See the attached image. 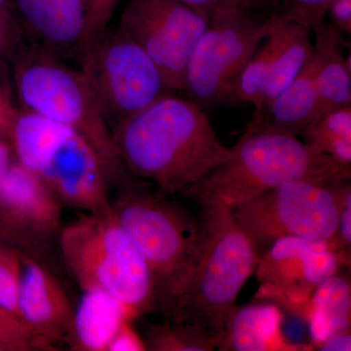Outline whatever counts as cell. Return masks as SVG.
<instances>
[{"label":"cell","instance_id":"37","mask_svg":"<svg viewBox=\"0 0 351 351\" xmlns=\"http://www.w3.org/2000/svg\"><path fill=\"white\" fill-rule=\"evenodd\" d=\"M0 14L3 15L7 20L13 23L14 25H17V23H16L15 20V16H14L12 1H11V0H0ZM18 29H19V27H18Z\"/></svg>","mask_w":351,"mask_h":351},{"label":"cell","instance_id":"21","mask_svg":"<svg viewBox=\"0 0 351 351\" xmlns=\"http://www.w3.org/2000/svg\"><path fill=\"white\" fill-rule=\"evenodd\" d=\"M319 119V96L316 87L311 53L294 82L277 96L251 122L267 128L299 136L314 120Z\"/></svg>","mask_w":351,"mask_h":351},{"label":"cell","instance_id":"13","mask_svg":"<svg viewBox=\"0 0 351 351\" xmlns=\"http://www.w3.org/2000/svg\"><path fill=\"white\" fill-rule=\"evenodd\" d=\"M32 173L59 198L87 214H110L108 184L93 147L66 127L45 149Z\"/></svg>","mask_w":351,"mask_h":351},{"label":"cell","instance_id":"36","mask_svg":"<svg viewBox=\"0 0 351 351\" xmlns=\"http://www.w3.org/2000/svg\"><path fill=\"white\" fill-rule=\"evenodd\" d=\"M244 3L251 9H265L278 5L281 2H285V0H243Z\"/></svg>","mask_w":351,"mask_h":351},{"label":"cell","instance_id":"30","mask_svg":"<svg viewBox=\"0 0 351 351\" xmlns=\"http://www.w3.org/2000/svg\"><path fill=\"white\" fill-rule=\"evenodd\" d=\"M25 44L17 25L0 14V61L11 63Z\"/></svg>","mask_w":351,"mask_h":351},{"label":"cell","instance_id":"12","mask_svg":"<svg viewBox=\"0 0 351 351\" xmlns=\"http://www.w3.org/2000/svg\"><path fill=\"white\" fill-rule=\"evenodd\" d=\"M345 258L331 242L284 237L258 256L256 277L260 288L256 301L272 304L301 302L308 299L328 277L338 274Z\"/></svg>","mask_w":351,"mask_h":351},{"label":"cell","instance_id":"5","mask_svg":"<svg viewBox=\"0 0 351 351\" xmlns=\"http://www.w3.org/2000/svg\"><path fill=\"white\" fill-rule=\"evenodd\" d=\"M350 178L351 169L341 167L298 136L250 122L230 149V158L197 186L232 207L286 182L350 181Z\"/></svg>","mask_w":351,"mask_h":351},{"label":"cell","instance_id":"20","mask_svg":"<svg viewBox=\"0 0 351 351\" xmlns=\"http://www.w3.org/2000/svg\"><path fill=\"white\" fill-rule=\"evenodd\" d=\"M132 316L123 304L101 291H85L75 309L69 345L73 350L107 351L121 325Z\"/></svg>","mask_w":351,"mask_h":351},{"label":"cell","instance_id":"3","mask_svg":"<svg viewBox=\"0 0 351 351\" xmlns=\"http://www.w3.org/2000/svg\"><path fill=\"white\" fill-rule=\"evenodd\" d=\"M119 189L113 217L147 263L156 313L170 320L195 263L199 219L149 182L130 178Z\"/></svg>","mask_w":351,"mask_h":351},{"label":"cell","instance_id":"29","mask_svg":"<svg viewBox=\"0 0 351 351\" xmlns=\"http://www.w3.org/2000/svg\"><path fill=\"white\" fill-rule=\"evenodd\" d=\"M335 251L345 258L346 263H350L351 243V193L346 195L345 202L339 213L338 228L336 234L331 240Z\"/></svg>","mask_w":351,"mask_h":351},{"label":"cell","instance_id":"8","mask_svg":"<svg viewBox=\"0 0 351 351\" xmlns=\"http://www.w3.org/2000/svg\"><path fill=\"white\" fill-rule=\"evenodd\" d=\"M80 69L110 132L166 95L173 94L152 58L117 27L87 43Z\"/></svg>","mask_w":351,"mask_h":351},{"label":"cell","instance_id":"6","mask_svg":"<svg viewBox=\"0 0 351 351\" xmlns=\"http://www.w3.org/2000/svg\"><path fill=\"white\" fill-rule=\"evenodd\" d=\"M60 249L83 292L115 298L132 318L156 313L151 272L142 253L110 214H87L64 226Z\"/></svg>","mask_w":351,"mask_h":351},{"label":"cell","instance_id":"34","mask_svg":"<svg viewBox=\"0 0 351 351\" xmlns=\"http://www.w3.org/2000/svg\"><path fill=\"white\" fill-rule=\"evenodd\" d=\"M0 230H4L5 234L8 235V237H10V239H12L13 241L17 242L18 244L21 245V246L24 247L25 250L32 251V252H34V249H32V245L29 244V242H27V240L20 234V233L16 232L12 226L9 225L5 217H4L1 208H0Z\"/></svg>","mask_w":351,"mask_h":351},{"label":"cell","instance_id":"17","mask_svg":"<svg viewBox=\"0 0 351 351\" xmlns=\"http://www.w3.org/2000/svg\"><path fill=\"white\" fill-rule=\"evenodd\" d=\"M281 309L269 302L256 301L233 307L226 318L217 350L219 351L297 350L281 330Z\"/></svg>","mask_w":351,"mask_h":351},{"label":"cell","instance_id":"38","mask_svg":"<svg viewBox=\"0 0 351 351\" xmlns=\"http://www.w3.org/2000/svg\"><path fill=\"white\" fill-rule=\"evenodd\" d=\"M1 101H0V127H5L7 122H8L9 117H7L5 113L3 112V108H2Z\"/></svg>","mask_w":351,"mask_h":351},{"label":"cell","instance_id":"11","mask_svg":"<svg viewBox=\"0 0 351 351\" xmlns=\"http://www.w3.org/2000/svg\"><path fill=\"white\" fill-rule=\"evenodd\" d=\"M267 34L247 62L233 104L255 108L254 117L286 89L301 73L313 50L311 32L285 13H272Z\"/></svg>","mask_w":351,"mask_h":351},{"label":"cell","instance_id":"2","mask_svg":"<svg viewBox=\"0 0 351 351\" xmlns=\"http://www.w3.org/2000/svg\"><path fill=\"white\" fill-rule=\"evenodd\" d=\"M186 197L199 209L200 239L189 282L170 321L201 327L219 345L226 318L255 272L258 256L232 208L218 196L197 186Z\"/></svg>","mask_w":351,"mask_h":351},{"label":"cell","instance_id":"16","mask_svg":"<svg viewBox=\"0 0 351 351\" xmlns=\"http://www.w3.org/2000/svg\"><path fill=\"white\" fill-rule=\"evenodd\" d=\"M18 306L21 319L48 345L69 343L75 308L49 270L24 253Z\"/></svg>","mask_w":351,"mask_h":351},{"label":"cell","instance_id":"27","mask_svg":"<svg viewBox=\"0 0 351 351\" xmlns=\"http://www.w3.org/2000/svg\"><path fill=\"white\" fill-rule=\"evenodd\" d=\"M199 14L209 25L248 13L243 0H178Z\"/></svg>","mask_w":351,"mask_h":351},{"label":"cell","instance_id":"22","mask_svg":"<svg viewBox=\"0 0 351 351\" xmlns=\"http://www.w3.org/2000/svg\"><path fill=\"white\" fill-rule=\"evenodd\" d=\"M299 136L315 151L351 169V106L325 113Z\"/></svg>","mask_w":351,"mask_h":351},{"label":"cell","instance_id":"33","mask_svg":"<svg viewBox=\"0 0 351 351\" xmlns=\"http://www.w3.org/2000/svg\"><path fill=\"white\" fill-rule=\"evenodd\" d=\"M318 350L346 351L351 350L350 329L332 335L317 346Z\"/></svg>","mask_w":351,"mask_h":351},{"label":"cell","instance_id":"7","mask_svg":"<svg viewBox=\"0 0 351 351\" xmlns=\"http://www.w3.org/2000/svg\"><path fill=\"white\" fill-rule=\"evenodd\" d=\"M350 193V181L299 180L230 208L260 256L284 237L331 241Z\"/></svg>","mask_w":351,"mask_h":351},{"label":"cell","instance_id":"31","mask_svg":"<svg viewBox=\"0 0 351 351\" xmlns=\"http://www.w3.org/2000/svg\"><path fill=\"white\" fill-rule=\"evenodd\" d=\"M144 341L131 327L130 320H127L119 328L108 343L107 351H144Z\"/></svg>","mask_w":351,"mask_h":351},{"label":"cell","instance_id":"35","mask_svg":"<svg viewBox=\"0 0 351 351\" xmlns=\"http://www.w3.org/2000/svg\"><path fill=\"white\" fill-rule=\"evenodd\" d=\"M11 165H12V161H11L10 151L6 145L0 143V179L5 175Z\"/></svg>","mask_w":351,"mask_h":351},{"label":"cell","instance_id":"24","mask_svg":"<svg viewBox=\"0 0 351 351\" xmlns=\"http://www.w3.org/2000/svg\"><path fill=\"white\" fill-rule=\"evenodd\" d=\"M22 255L21 252L0 242V306L20 319L18 301Z\"/></svg>","mask_w":351,"mask_h":351},{"label":"cell","instance_id":"28","mask_svg":"<svg viewBox=\"0 0 351 351\" xmlns=\"http://www.w3.org/2000/svg\"><path fill=\"white\" fill-rule=\"evenodd\" d=\"M126 0H86V43L110 27L117 7ZM85 48V47H84Z\"/></svg>","mask_w":351,"mask_h":351},{"label":"cell","instance_id":"10","mask_svg":"<svg viewBox=\"0 0 351 351\" xmlns=\"http://www.w3.org/2000/svg\"><path fill=\"white\" fill-rule=\"evenodd\" d=\"M208 25L178 0H126L119 27L152 58L175 94L184 90L189 57Z\"/></svg>","mask_w":351,"mask_h":351},{"label":"cell","instance_id":"25","mask_svg":"<svg viewBox=\"0 0 351 351\" xmlns=\"http://www.w3.org/2000/svg\"><path fill=\"white\" fill-rule=\"evenodd\" d=\"M0 346L6 350H49L51 346L39 338L24 321L0 306Z\"/></svg>","mask_w":351,"mask_h":351},{"label":"cell","instance_id":"14","mask_svg":"<svg viewBox=\"0 0 351 351\" xmlns=\"http://www.w3.org/2000/svg\"><path fill=\"white\" fill-rule=\"evenodd\" d=\"M25 43L80 62L86 43V0H11Z\"/></svg>","mask_w":351,"mask_h":351},{"label":"cell","instance_id":"4","mask_svg":"<svg viewBox=\"0 0 351 351\" xmlns=\"http://www.w3.org/2000/svg\"><path fill=\"white\" fill-rule=\"evenodd\" d=\"M11 64L24 110L69 127L85 138L100 159L108 184L119 188L130 178L82 69L27 43Z\"/></svg>","mask_w":351,"mask_h":351},{"label":"cell","instance_id":"15","mask_svg":"<svg viewBox=\"0 0 351 351\" xmlns=\"http://www.w3.org/2000/svg\"><path fill=\"white\" fill-rule=\"evenodd\" d=\"M0 208L9 225L36 250L61 226V201L19 163H12L0 179Z\"/></svg>","mask_w":351,"mask_h":351},{"label":"cell","instance_id":"32","mask_svg":"<svg viewBox=\"0 0 351 351\" xmlns=\"http://www.w3.org/2000/svg\"><path fill=\"white\" fill-rule=\"evenodd\" d=\"M331 20L330 27L341 36L351 34V0H332L327 15Z\"/></svg>","mask_w":351,"mask_h":351},{"label":"cell","instance_id":"9","mask_svg":"<svg viewBox=\"0 0 351 351\" xmlns=\"http://www.w3.org/2000/svg\"><path fill=\"white\" fill-rule=\"evenodd\" d=\"M269 27V18L254 20L248 13L208 25L189 57L184 97L203 110L232 105L242 71Z\"/></svg>","mask_w":351,"mask_h":351},{"label":"cell","instance_id":"26","mask_svg":"<svg viewBox=\"0 0 351 351\" xmlns=\"http://www.w3.org/2000/svg\"><path fill=\"white\" fill-rule=\"evenodd\" d=\"M331 2L332 0H285V14L307 32L314 34L326 24L325 18Z\"/></svg>","mask_w":351,"mask_h":351},{"label":"cell","instance_id":"23","mask_svg":"<svg viewBox=\"0 0 351 351\" xmlns=\"http://www.w3.org/2000/svg\"><path fill=\"white\" fill-rule=\"evenodd\" d=\"M143 341L147 350L152 351H211L218 346L217 339L202 328L170 320L152 325Z\"/></svg>","mask_w":351,"mask_h":351},{"label":"cell","instance_id":"1","mask_svg":"<svg viewBox=\"0 0 351 351\" xmlns=\"http://www.w3.org/2000/svg\"><path fill=\"white\" fill-rule=\"evenodd\" d=\"M112 135L127 174L170 196L186 197L230 156L204 110L175 94L133 115Z\"/></svg>","mask_w":351,"mask_h":351},{"label":"cell","instance_id":"19","mask_svg":"<svg viewBox=\"0 0 351 351\" xmlns=\"http://www.w3.org/2000/svg\"><path fill=\"white\" fill-rule=\"evenodd\" d=\"M311 61L319 96V117L337 108L351 106L350 57L343 55V36L325 24L314 32Z\"/></svg>","mask_w":351,"mask_h":351},{"label":"cell","instance_id":"18","mask_svg":"<svg viewBox=\"0 0 351 351\" xmlns=\"http://www.w3.org/2000/svg\"><path fill=\"white\" fill-rule=\"evenodd\" d=\"M277 306L306 321L316 346L332 335L350 329V284L338 274L325 279L306 301Z\"/></svg>","mask_w":351,"mask_h":351}]
</instances>
